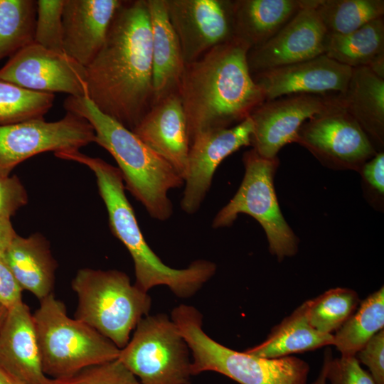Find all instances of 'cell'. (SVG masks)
<instances>
[{
	"instance_id": "f1b7e54d",
	"label": "cell",
	"mask_w": 384,
	"mask_h": 384,
	"mask_svg": "<svg viewBox=\"0 0 384 384\" xmlns=\"http://www.w3.org/2000/svg\"><path fill=\"white\" fill-rule=\"evenodd\" d=\"M315 10L328 33L346 34L383 17V0H318Z\"/></svg>"
},
{
	"instance_id": "ab89813d",
	"label": "cell",
	"mask_w": 384,
	"mask_h": 384,
	"mask_svg": "<svg viewBox=\"0 0 384 384\" xmlns=\"http://www.w3.org/2000/svg\"><path fill=\"white\" fill-rule=\"evenodd\" d=\"M333 357L331 350L326 348L324 353L323 363L318 376L311 384H327L326 373L330 360Z\"/></svg>"
},
{
	"instance_id": "b9f144b4",
	"label": "cell",
	"mask_w": 384,
	"mask_h": 384,
	"mask_svg": "<svg viewBox=\"0 0 384 384\" xmlns=\"http://www.w3.org/2000/svg\"><path fill=\"white\" fill-rule=\"evenodd\" d=\"M8 309L0 303V329L3 325Z\"/></svg>"
},
{
	"instance_id": "8fae6325",
	"label": "cell",
	"mask_w": 384,
	"mask_h": 384,
	"mask_svg": "<svg viewBox=\"0 0 384 384\" xmlns=\"http://www.w3.org/2000/svg\"><path fill=\"white\" fill-rule=\"evenodd\" d=\"M334 95L324 111L301 126L296 141L318 158L336 165L355 166L375 155L366 133Z\"/></svg>"
},
{
	"instance_id": "83f0119b",
	"label": "cell",
	"mask_w": 384,
	"mask_h": 384,
	"mask_svg": "<svg viewBox=\"0 0 384 384\" xmlns=\"http://www.w3.org/2000/svg\"><path fill=\"white\" fill-rule=\"evenodd\" d=\"M36 1L0 0V61L34 43Z\"/></svg>"
},
{
	"instance_id": "5b68a950",
	"label": "cell",
	"mask_w": 384,
	"mask_h": 384,
	"mask_svg": "<svg viewBox=\"0 0 384 384\" xmlns=\"http://www.w3.org/2000/svg\"><path fill=\"white\" fill-rule=\"evenodd\" d=\"M202 314L192 306L181 304L171 320L192 352V375L205 371L223 374L240 384H306L310 366L295 356L265 358L230 349L203 330Z\"/></svg>"
},
{
	"instance_id": "2e32d148",
	"label": "cell",
	"mask_w": 384,
	"mask_h": 384,
	"mask_svg": "<svg viewBox=\"0 0 384 384\" xmlns=\"http://www.w3.org/2000/svg\"><path fill=\"white\" fill-rule=\"evenodd\" d=\"M317 2L299 11L271 38L249 50L252 74L325 54L329 34L314 9Z\"/></svg>"
},
{
	"instance_id": "ba28073f",
	"label": "cell",
	"mask_w": 384,
	"mask_h": 384,
	"mask_svg": "<svg viewBox=\"0 0 384 384\" xmlns=\"http://www.w3.org/2000/svg\"><path fill=\"white\" fill-rule=\"evenodd\" d=\"M243 180L233 198L217 213L213 227L230 226L238 214H247L264 228L270 251L278 260L294 255L297 238L281 213L274 188L277 158H264L252 149L243 154Z\"/></svg>"
},
{
	"instance_id": "52a82bcc",
	"label": "cell",
	"mask_w": 384,
	"mask_h": 384,
	"mask_svg": "<svg viewBox=\"0 0 384 384\" xmlns=\"http://www.w3.org/2000/svg\"><path fill=\"white\" fill-rule=\"evenodd\" d=\"M32 316L43 370L50 378L118 358L120 349L95 329L69 317L53 294L40 301Z\"/></svg>"
},
{
	"instance_id": "74e56055",
	"label": "cell",
	"mask_w": 384,
	"mask_h": 384,
	"mask_svg": "<svg viewBox=\"0 0 384 384\" xmlns=\"http://www.w3.org/2000/svg\"><path fill=\"white\" fill-rule=\"evenodd\" d=\"M366 181L379 193H384V154L380 152L363 166Z\"/></svg>"
},
{
	"instance_id": "277c9868",
	"label": "cell",
	"mask_w": 384,
	"mask_h": 384,
	"mask_svg": "<svg viewBox=\"0 0 384 384\" xmlns=\"http://www.w3.org/2000/svg\"><path fill=\"white\" fill-rule=\"evenodd\" d=\"M63 106L66 112L80 115L92 125L95 142L115 159L125 189L144 206L151 217L168 220L173 213L168 192L184 184L171 164L132 131L102 113L87 97L68 96Z\"/></svg>"
},
{
	"instance_id": "4dcf8cb0",
	"label": "cell",
	"mask_w": 384,
	"mask_h": 384,
	"mask_svg": "<svg viewBox=\"0 0 384 384\" xmlns=\"http://www.w3.org/2000/svg\"><path fill=\"white\" fill-rule=\"evenodd\" d=\"M54 100V94L31 91L0 80V126L44 119Z\"/></svg>"
},
{
	"instance_id": "1f68e13d",
	"label": "cell",
	"mask_w": 384,
	"mask_h": 384,
	"mask_svg": "<svg viewBox=\"0 0 384 384\" xmlns=\"http://www.w3.org/2000/svg\"><path fill=\"white\" fill-rule=\"evenodd\" d=\"M63 3L64 0L36 1L34 43L58 53H64L62 21Z\"/></svg>"
},
{
	"instance_id": "3957f363",
	"label": "cell",
	"mask_w": 384,
	"mask_h": 384,
	"mask_svg": "<svg viewBox=\"0 0 384 384\" xmlns=\"http://www.w3.org/2000/svg\"><path fill=\"white\" fill-rule=\"evenodd\" d=\"M69 161L88 167L96 177L99 193L106 206L112 233L126 247L134 266L135 285L147 292L159 285L167 286L178 297L195 294L215 273V263L205 260L192 262L186 268L165 265L148 245L127 198L122 174L103 159L78 151L69 154Z\"/></svg>"
},
{
	"instance_id": "f35d334b",
	"label": "cell",
	"mask_w": 384,
	"mask_h": 384,
	"mask_svg": "<svg viewBox=\"0 0 384 384\" xmlns=\"http://www.w3.org/2000/svg\"><path fill=\"white\" fill-rule=\"evenodd\" d=\"M16 235L10 219L0 218V257L4 256Z\"/></svg>"
},
{
	"instance_id": "ac0fdd59",
	"label": "cell",
	"mask_w": 384,
	"mask_h": 384,
	"mask_svg": "<svg viewBox=\"0 0 384 384\" xmlns=\"http://www.w3.org/2000/svg\"><path fill=\"white\" fill-rule=\"evenodd\" d=\"M132 131L169 163L184 181L191 139L178 92L171 94L153 105Z\"/></svg>"
},
{
	"instance_id": "7a4b0ae2",
	"label": "cell",
	"mask_w": 384,
	"mask_h": 384,
	"mask_svg": "<svg viewBox=\"0 0 384 384\" xmlns=\"http://www.w3.org/2000/svg\"><path fill=\"white\" fill-rule=\"evenodd\" d=\"M250 47L233 37L186 64L178 94L191 141L240 123L265 101L247 63Z\"/></svg>"
},
{
	"instance_id": "836d02e7",
	"label": "cell",
	"mask_w": 384,
	"mask_h": 384,
	"mask_svg": "<svg viewBox=\"0 0 384 384\" xmlns=\"http://www.w3.org/2000/svg\"><path fill=\"white\" fill-rule=\"evenodd\" d=\"M326 380L330 384H375L356 356L332 357L328 366Z\"/></svg>"
},
{
	"instance_id": "8992f818",
	"label": "cell",
	"mask_w": 384,
	"mask_h": 384,
	"mask_svg": "<svg viewBox=\"0 0 384 384\" xmlns=\"http://www.w3.org/2000/svg\"><path fill=\"white\" fill-rule=\"evenodd\" d=\"M71 285L78 301L75 318L119 349L126 346L132 331L151 308L147 292L119 270L83 268L77 272Z\"/></svg>"
},
{
	"instance_id": "603a6c76",
	"label": "cell",
	"mask_w": 384,
	"mask_h": 384,
	"mask_svg": "<svg viewBox=\"0 0 384 384\" xmlns=\"http://www.w3.org/2000/svg\"><path fill=\"white\" fill-rule=\"evenodd\" d=\"M3 258L22 289L40 301L53 294L57 263L47 240L40 233L14 238Z\"/></svg>"
},
{
	"instance_id": "d4e9b609",
	"label": "cell",
	"mask_w": 384,
	"mask_h": 384,
	"mask_svg": "<svg viewBox=\"0 0 384 384\" xmlns=\"http://www.w3.org/2000/svg\"><path fill=\"white\" fill-rule=\"evenodd\" d=\"M333 343V334H321L311 326L304 302L274 326L263 342L245 352L261 358H277L332 346Z\"/></svg>"
},
{
	"instance_id": "44dd1931",
	"label": "cell",
	"mask_w": 384,
	"mask_h": 384,
	"mask_svg": "<svg viewBox=\"0 0 384 384\" xmlns=\"http://www.w3.org/2000/svg\"><path fill=\"white\" fill-rule=\"evenodd\" d=\"M152 45L154 104L178 92L185 69L178 38L169 21L165 0H146Z\"/></svg>"
},
{
	"instance_id": "9c48e42d",
	"label": "cell",
	"mask_w": 384,
	"mask_h": 384,
	"mask_svg": "<svg viewBox=\"0 0 384 384\" xmlns=\"http://www.w3.org/2000/svg\"><path fill=\"white\" fill-rule=\"evenodd\" d=\"M118 358L142 384H188V347L176 325L163 314L146 316Z\"/></svg>"
},
{
	"instance_id": "d590c367",
	"label": "cell",
	"mask_w": 384,
	"mask_h": 384,
	"mask_svg": "<svg viewBox=\"0 0 384 384\" xmlns=\"http://www.w3.org/2000/svg\"><path fill=\"white\" fill-rule=\"evenodd\" d=\"M356 358L368 367L375 384H384V330L375 334L356 353Z\"/></svg>"
},
{
	"instance_id": "ffe728a7",
	"label": "cell",
	"mask_w": 384,
	"mask_h": 384,
	"mask_svg": "<svg viewBox=\"0 0 384 384\" xmlns=\"http://www.w3.org/2000/svg\"><path fill=\"white\" fill-rule=\"evenodd\" d=\"M0 368L21 384H46L33 316L23 302L8 309L0 329Z\"/></svg>"
},
{
	"instance_id": "cb8c5ba5",
	"label": "cell",
	"mask_w": 384,
	"mask_h": 384,
	"mask_svg": "<svg viewBox=\"0 0 384 384\" xmlns=\"http://www.w3.org/2000/svg\"><path fill=\"white\" fill-rule=\"evenodd\" d=\"M336 99L366 134L380 144L384 140V79L368 67L353 68L346 90Z\"/></svg>"
},
{
	"instance_id": "7402d4cb",
	"label": "cell",
	"mask_w": 384,
	"mask_h": 384,
	"mask_svg": "<svg viewBox=\"0 0 384 384\" xmlns=\"http://www.w3.org/2000/svg\"><path fill=\"white\" fill-rule=\"evenodd\" d=\"M316 0L231 1L233 37L250 49L275 35L301 9Z\"/></svg>"
},
{
	"instance_id": "6da1fadb",
	"label": "cell",
	"mask_w": 384,
	"mask_h": 384,
	"mask_svg": "<svg viewBox=\"0 0 384 384\" xmlns=\"http://www.w3.org/2000/svg\"><path fill=\"white\" fill-rule=\"evenodd\" d=\"M151 43L146 0L124 1L85 68L87 97L131 131L154 104Z\"/></svg>"
},
{
	"instance_id": "d6986e66",
	"label": "cell",
	"mask_w": 384,
	"mask_h": 384,
	"mask_svg": "<svg viewBox=\"0 0 384 384\" xmlns=\"http://www.w3.org/2000/svg\"><path fill=\"white\" fill-rule=\"evenodd\" d=\"M122 0H64V53L86 68L101 49Z\"/></svg>"
},
{
	"instance_id": "60d3db41",
	"label": "cell",
	"mask_w": 384,
	"mask_h": 384,
	"mask_svg": "<svg viewBox=\"0 0 384 384\" xmlns=\"http://www.w3.org/2000/svg\"><path fill=\"white\" fill-rule=\"evenodd\" d=\"M0 384H21L0 368Z\"/></svg>"
},
{
	"instance_id": "30bf717a",
	"label": "cell",
	"mask_w": 384,
	"mask_h": 384,
	"mask_svg": "<svg viewBox=\"0 0 384 384\" xmlns=\"http://www.w3.org/2000/svg\"><path fill=\"white\" fill-rule=\"evenodd\" d=\"M95 138L92 125L70 112L55 122L40 119L0 126V175L9 176L17 165L41 153L79 151Z\"/></svg>"
},
{
	"instance_id": "4316f807",
	"label": "cell",
	"mask_w": 384,
	"mask_h": 384,
	"mask_svg": "<svg viewBox=\"0 0 384 384\" xmlns=\"http://www.w3.org/2000/svg\"><path fill=\"white\" fill-rule=\"evenodd\" d=\"M384 327V288L368 295L352 316L336 331L333 346L341 356H356L367 342Z\"/></svg>"
},
{
	"instance_id": "5bb4252c",
	"label": "cell",
	"mask_w": 384,
	"mask_h": 384,
	"mask_svg": "<svg viewBox=\"0 0 384 384\" xmlns=\"http://www.w3.org/2000/svg\"><path fill=\"white\" fill-rule=\"evenodd\" d=\"M185 64L233 38L231 1L165 0Z\"/></svg>"
},
{
	"instance_id": "e0dca14e",
	"label": "cell",
	"mask_w": 384,
	"mask_h": 384,
	"mask_svg": "<svg viewBox=\"0 0 384 384\" xmlns=\"http://www.w3.org/2000/svg\"><path fill=\"white\" fill-rule=\"evenodd\" d=\"M353 68L326 54L302 62L252 74L265 100L294 94H343Z\"/></svg>"
},
{
	"instance_id": "484cf974",
	"label": "cell",
	"mask_w": 384,
	"mask_h": 384,
	"mask_svg": "<svg viewBox=\"0 0 384 384\" xmlns=\"http://www.w3.org/2000/svg\"><path fill=\"white\" fill-rule=\"evenodd\" d=\"M325 54L351 68L368 67L375 58L384 54L383 17L346 34L329 35Z\"/></svg>"
},
{
	"instance_id": "f546056e",
	"label": "cell",
	"mask_w": 384,
	"mask_h": 384,
	"mask_svg": "<svg viewBox=\"0 0 384 384\" xmlns=\"http://www.w3.org/2000/svg\"><path fill=\"white\" fill-rule=\"evenodd\" d=\"M304 302L311 326L321 334H332L355 312L360 298L353 289L336 287Z\"/></svg>"
},
{
	"instance_id": "9a60e30c",
	"label": "cell",
	"mask_w": 384,
	"mask_h": 384,
	"mask_svg": "<svg viewBox=\"0 0 384 384\" xmlns=\"http://www.w3.org/2000/svg\"><path fill=\"white\" fill-rule=\"evenodd\" d=\"M253 124L250 117L232 127L203 132L191 141L181 209L188 214L200 208L213 175L224 159L251 145Z\"/></svg>"
},
{
	"instance_id": "d6a6232c",
	"label": "cell",
	"mask_w": 384,
	"mask_h": 384,
	"mask_svg": "<svg viewBox=\"0 0 384 384\" xmlns=\"http://www.w3.org/2000/svg\"><path fill=\"white\" fill-rule=\"evenodd\" d=\"M46 384H142L119 359L83 368Z\"/></svg>"
},
{
	"instance_id": "8d00e7d4",
	"label": "cell",
	"mask_w": 384,
	"mask_h": 384,
	"mask_svg": "<svg viewBox=\"0 0 384 384\" xmlns=\"http://www.w3.org/2000/svg\"><path fill=\"white\" fill-rule=\"evenodd\" d=\"M22 288L3 257H0V303L7 309L22 302Z\"/></svg>"
},
{
	"instance_id": "7c38bea8",
	"label": "cell",
	"mask_w": 384,
	"mask_h": 384,
	"mask_svg": "<svg viewBox=\"0 0 384 384\" xmlns=\"http://www.w3.org/2000/svg\"><path fill=\"white\" fill-rule=\"evenodd\" d=\"M0 80L35 92L87 96L85 68L65 53L36 43L9 58L0 69Z\"/></svg>"
},
{
	"instance_id": "e575fe53",
	"label": "cell",
	"mask_w": 384,
	"mask_h": 384,
	"mask_svg": "<svg viewBox=\"0 0 384 384\" xmlns=\"http://www.w3.org/2000/svg\"><path fill=\"white\" fill-rule=\"evenodd\" d=\"M27 203L26 190L18 176L0 175V218L10 219Z\"/></svg>"
},
{
	"instance_id": "4fadbf2b",
	"label": "cell",
	"mask_w": 384,
	"mask_h": 384,
	"mask_svg": "<svg viewBox=\"0 0 384 384\" xmlns=\"http://www.w3.org/2000/svg\"><path fill=\"white\" fill-rule=\"evenodd\" d=\"M335 95L294 94L265 100L250 115L252 149L264 158L277 157L282 147L296 141L304 122L326 110Z\"/></svg>"
}]
</instances>
